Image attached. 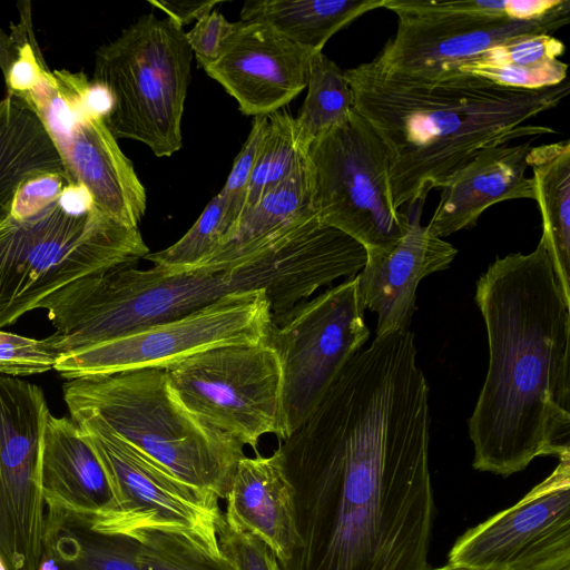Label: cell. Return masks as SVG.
Returning a JSON list of instances; mask_svg holds the SVG:
<instances>
[{"label":"cell","mask_w":570,"mask_h":570,"mask_svg":"<svg viewBox=\"0 0 570 570\" xmlns=\"http://www.w3.org/2000/svg\"><path fill=\"white\" fill-rule=\"evenodd\" d=\"M531 570H570V554L559 557Z\"/></svg>","instance_id":"obj_37"},{"label":"cell","mask_w":570,"mask_h":570,"mask_svg":"<svg viewBox=\"0 0 570 570\" xmlns=\"http://www.w3.org/2000/svg\"><path fill=\"white\" fill-rule=\"evenodd\" d=\"M306 88L295 122L301 141L309 146L322 131L348 120L353 96L344 71L323 51L311 58Z\"/></svg>","instance_id":"obj_28"},{"label":"cell","mask_w":570,"mask_h":570,"mask_svg":"<svg viewBox=\"0 0 570 570\" xmlns=\"http://www.w3.org/2000/svg\"><path fill=\"white\" fill-rule=\"evenodd\" d=\"M313 55L266 23L238 21L219 58L203 69L244 115L268 116L306 88Z\"/></svg>","instance_id":"obj_16"},{"label":"cell","mask_w":570,"mask_h":570,"mask_svg":"<svg viewBox=\"0 0 570 570\" xmlns=\"http://www.w3.org/2000/svg\"><path fill=\"white\" fill-rule=\"evenodd\" d=\"M314 193V170L307 153L291 175L243 209L213 257L198 268L225 269L281 232L315 216Z\"/></svg>","instance_id":"obj_22"},{"label":"cell","mask_w":570,"mask_h":570,"mask_svg":"<svg viewBox=\"0 0 570 570\" xmlns=\"http://www.w3.org/2000/svg\"><path fill=\"white\" fill-rule=\"evenodd\" d=\"M570 554V455L517 503L463 532L448 563L476 570H531Z\"/></svg>","instance_id":"obj_15"},{"label":"cell","mask_w":570,"mask_h":570,"mask_svg":"<svg viewBox=\"0 0 570 570\" xmlns=\"http://www.w3.org/2000/svg\"><path fill=\"white\" fill-rule=\"evenodd\" d=\"M364 309L355 275L271 321L264 342L282 367L285 439L305 422L368 340Z\"/></svg>","instance_id":"obj_11"},{"label":"cell","mask_w":570,"mask_h":570,"mask_svg":"<svg viewBox=\"0 0 570 570\" xmlns=\"http://www.w3.org/2000/svg\"><path fill=\"white\" fill-rule=\"evenodd\" d=\"M149 3L164 11L167 19L183 28L209 13L219 1L149 0Z\"/></svg>","instance_id":"obj_36"},{"label":"cell","mask_w":570,"mask_h":570,"mask_svg":"<svg viewBox=\"0 0 570 570\" xmlns=\"http://www.w3.org/2000/svg\"><path fill=\"white\" fill-rule=\"evenodd\" d=\"M62 394L71 416H97L181 482L226 499L244 445L188 411L165 368L69 380Z\"/></svg>","instance_id":"obj_6"},{"label":"cell","mask_w":570,"mask_h":570,"mask_svg":"<svg viewBox=\"0 0 570 570\" xmlns=\"http://www.w3.org/2000/svg\"><path fill=\"white\" fill-rule=\"evenodd\" d=\"M432 570H476V569H471V568H465V567H461V566H454V564L446 563L442 567H439V568H435Z\"/></svg>","instance_id":"obj_39"},{"label":"cell","mask_w":570,"mask_h":570,"mask_svg":"<svg viewBox=\"0 0 570 570\" xmlns=\"http://www.w3.org/2000/svg\"><path fill=\"white\" fill-rule=\"evenodd\" d=\"M531 145L503 144L487 148L453 174L441 188L439 204L428 225L443 238L473 227L489 207L510 199H533L531 177L525 176Z\"/></svg>","instance_id":"obj_19"},{"label":"cell","mask_w":570,"mask_h":570,"mask_svg":"<svg viewBox=\"0 0 570 570\" xmlns=\"http://www.w3.org/2000/svg\"><path fill=\"white\" fill-rule=\"evenodd\" d=\"M57 173L66 169L38 115L7 92L0 101V222L10 214L22 187Z\"/></svg>","instance_id":"obj_23"},{"label":"cell","mask_w":570,"mask_h":570,"mask_svg":"<svg viewBox=\"0 0 570 570\" xmlns=\"http://www.w3.org/2000/svg\"><path fill=\"white\" fill-rule=\"evenodd\" d=\"M271 317L265 291L235 293L183 317L61 355L53 370L69 381L166 368L209 348L264 341Z\"/></svg>","instance_id":"obj_13"},{"label":"cell","mask_w":570,"mask_h":570,"mask_svg":"<svg viewBox=\"0 0 570 570\" xmlns=\"http://www.w3.org/2000/svg\"><path fill=\"white\" fill-rule=\"evenodd\" d=\"M58 153L69 179L89 194L98 210L138 227L147 208L146 189L102 114L90 110L73 120Z\"/></svg>","instance_id":"obj_17"},{"label":"cell","mask_w":570,"mask_h":570,"mask_svg":"<svg viewBox=\"0 0 570 570\" xmlns=\"http://www.w3.org/2000/svg\"><path fill=\"white\" fill-rule=\"evenodd\" d=\"M225 199L214 196L188 232L169 247L148 253V259L168 273L194 271L207 263L227 234Z\"/></svg>","instance_id":"obj_30"},{"label":"cell","mask_w":570,"mask_h":570,"mask_svg":"<svg viewBox=\"0 0 570 570\" xmlns=\"http://www.w3.org/2000/svg\"><path fill=\"white\" fill-rule=\"evenodd\" d=\"M297 131L295 117L286 109L267 116L246 193L244 209L265 191L291 175L307 156Z\"/></svg>","instance_id":"obj_29"},{"label":"cell","mask_w":570,"mask_h":570,"mask_svg":"<svg viewBox=\"0 0 570 570\" xmlns=\"http://www.w3.org/2000/svg\"><path fill=\"white\" fill-rule=\"evenodd\" d=\"M429 385L414 334L376 335L279 441L294 508L281 570H432Z\"/></svg>","instance_id":"obj_1"},{"label":"cell","mask_w":570,"mask_h":570,"mask_svg":"<svg viewBox=\"0 0 570 570\" xmlns=\"http://www.w3.org/2000/svg\"><path fill=\"white\" fill-rule=\"evenodd\" d=\"M307 153L317 218L356 240L366 258L389 252L406 233L410 216L393 206L389 154L370 124L353 109L344 125L318 134Z\"/></svg>","instance_id":"obj_10"},{"label":"cell","mask_w":570,"mask_h":570,"mask_svg":"<svg viewBox=\"0 0 570 570\" xmlns=\"http://www.w3.org/2000/svg\"><path fill=\"white\" fill-rule=\"evenodd\" d=\"M49 414L40 386L0 374V556L9 570H37L43 552L40 468Z\"/></svg>","instance_id":"obj_14"},{"label":"cell","mask_w":570,"mask_h":570,"mask_svg":"<svg viewBox=\"0 0 570 570\" xmlns=\"http://www.w3.org/2000/svg\"><path fill=\"white\" fill-rule=\"evenodd\" d=\"M165 370L188 411L244 446L256 449L265 434L285 439L282 367L264 341L209 348Z\"/></svg>","instance_id":"obj_12"},{"label":"cell","mask_w":570,"mask_h":570,"mask_svg":"<svg viewBox=\"0 0 570 570\" xmlns=\"http://www.w3.org/2000/svg\"><path fill=\"white\" fill-rule=\"evenodd\" d=\"M148 253L138 227L98 210L67 174L30 181L0 222V328L66 285Z\"/></svg>","instance_id":"obj_5"},{"label":"cell","mask_w":570,"mask_h":570,"mask_svg":"<svg viewBox=\"0 0 570 570\" xmlns=\"http://www.w3.org/2000/svg\"><path fill=\"white\" fill-rule=\"evenodd\" d=\"M365 263L356 240L315 215L225 269L168 273L128 265L79 278L39 308L47 309L56 328L47 340L61 356L183 317L235 293L265 291L274 321L321 287L357 275Z\"/></svg>","instance_id":"obj_3"},{"label":"cell","mask_w":570,"mask_h":570,"mask_svg":"<svg viewBox=\"0 0 570 570\" xmlns=\"http://www.w3.org/2000/svg\"><path fill=\"white\" fill-rule=\"evenodd\" d=\"M474 299L489 366L468 421L473 469L508 478L537 458L570 455V302L543 242L497 257Z\"/></svg>","instance_id":"obj_2"},{"label":"cell","mask_w":570,"mask_h":570,"mask_svg":"<svg viewBox=\"0 0 570 570\" xmlns=\"http://www.w3.org/2000/svg\"><path fill=\"white\" fill-rule=\"evenodd\" d=\"M137 541L94 529L87 517L46 504L43 551L60 570H141Z\"/></svg>","instance_id":"obj_25"},{"label":"cell","mask_w":570,"mask_h":570,"mask_svg":"<svg viewBox=\"0 0 570 570\" xmlns=\"http://www.w3.org/2000/svg\"><path fill=\"white\" fill-rule=\"evenodd\" d=\"M234 29L235 22L227 21L219 11L213 9L196 21L191 30L186 32L187 41L202 68L219 58L224 45Z\"/></svg>","instance_id":"obj_35"},{"label":"cell","mask_w":570,"mask_h":570,"mask_svg":"<svg viewBox=\"0 0 570 570\" xmlns=\"http://www.w3.org/2000/svg\"><path fill=\"white\" fill-rule=\"evenodd\" d=\"M37 570H60L53 557L47 551L42 552Z\"/></svg>","instance_id":"obj_38"},{"label":"cell","mask_w":570,"mask_h":570,"mask_svg":"<svg viewBox=\"0 0 570 570\" xmlns=\"http://www.w3.org/2000/svg\"><path fill=\"white\" fill-rule=\"evenodd\" d=\"M534 200L542 219L541 240L564 298L570 302V141L531 147Z\"/></svg>","instance_id":"obj_24"},{"label":"cell","mask_w":570,"mask_h":570,"mask_svg":"<svg viewBox=\"0 0 570 570\" xmlns=\"http://www.w3.org/2000/svg\"><path fill=\"white\" fill-rule=\"evenodd\" d=\"M191 58L183 28L154 13L97 49L92 82L111 98L105 119L116 139L142 142L158 157L181 148Z\"/></svg>","instance_id":"obj_7"},{"label":"cell","mask_w":570,"mask_h":570,"mask_svg":"<svg viewBox=\"0 0 570 570\" xmlns=\"http://www.w3.org/2000/svg\"><path fill=\"white\" fill-rule=\"evenodd\" d=\"M266 121L267 116L254 117L248 137L238 155L235 157L227 180L219 191L225 199V223L227 226V234L233 228L244 209L246 193L255 163L258 144Z\"/></svg>","instance_id":"obj_33"},{"label":"cell","mask_w":570,"mask_h":570,"mask_svg":"<svg viewBox=\"0 0 570 570\" xmlns=\"http://www.w3.org/2000/svg\"><path fill=\"white\" fill-rule=\"evenodd\" d=\"M420 213H409L404 236L389 252L366 258L357 274L363 305L377 315L375 336L407 330L416 308L419 283L448 268L456 256L452 244L420 224Z\"/></svg>","instance_id":"obj_18"},{"label":"cell","mask_w":570,"mask_h":570,"mask_svg":"<svg viewBox=\"0 0 570 570\" xmlns=\"http://www.w3.org/2000/svg\"><path fill=\"white\" fill-rule=\"evenodd\" d=\"M40 488L46 504L96 517L112 505L106 472L79 425L48 415L41 453Z\"/></svg>","instance_id":"obj_20"},{"label":"cell","mask_w":570,"mask_h":570,"mask_svg":"<svg viewBox=\"0 0 570 570\" xmlns=\"http://www.w3.org/2000/svg\"><path fill=\"white\" fill-rule=\"evenodd\" d=\"M129 537L138 543L141 570H235L226 557H213L175 533L139 530Z\"/></svg>","instance_id":"obj_31"},{"label":"cell","mask_w":570,"mask_h":570,"mask_svg":"<svg viewBox=\"0 0 570 570\" xmlns=\"http://www.w3.org/2000/svg\"><path fill=\"white\" fill-rule=\"evenodd\" d=\"M384 0H249L240 21L263 22L314 53L360 16L383 8Z\"/></svg>","instance_id":"obj_26"},{"label":"cell","mask_w":570,"mask_h":570,"mask_svg":"<svg viewBox=\"0 0 570 570\" xmlns=\"http://www.w3.org/2000/svg\"><path fill=\"white\" fill-rule=\"evenodd\" d=\"M344 76L353 109L386 147L390 196L400 212L421 209L431 189H441L482 150L556 132L529 120L556 108L570 90L567 79L531 90L458 70L426 78L387 70L375 59Z\"/></svg>","instance_id":"obj_4"},{"label":"cell","mask_w":570,"mask_h":570,"mask_svg":"<svg viewBox=\"0 0 570 570\" xmlns=\"http://www.w3.org/2000/svg\"><path fill=\"white\" fill-rule=\"evenodd\" d=\"M219 549L235 570H281L272 549L259 538L230 524L224 512L217 523Z\"/></svg>","instance_id":"obj_34"},{"label":"cell","mask_w":570,"mask_h":570,"mask_svg":"<svg viewBox=\"0 0 570 570\" xmlns=\"http://www.w3.org/2000/svg\"><path fill=\"white\" fill-rule=\"evenodd\" d=\"M564 50L552 35H531L495 46L456 70L502 87L538 90L567 79L568 65L558 58Z\"/></svg>","instance_id":"obj_27"},{"label":"cell","mask_w":570,"mask_h":570,"mask_svg":"<svg viewBox=\"0 0 570 570\" xmlns=\"http://www.w3.org/2000/svg\"><path fill=\"white\" fill-rule=\"evenodd\" d=\"M226 520L264 541L284 563L294 544L293 492L277 449L242 458L226 497Z\"/></svg>","instance_id":"obj_21"},{"label":"cell","mask_w":570,"mask_h":570,"mask_svg":"<svg viewBox=\"0 0 570 570\" xmlns=\"http://www.w3.org/2000/svg\"><path fill=\"white\" fill-rule=\"evenodd\" d=\"M71 419L97 454L114 495L106 513L87 517L94 529L125 535L139 530L170 532L213 557H223L217 538L223 511L216 494L181 482L97 416Z\"/></svg>","instance_id":"obj_9"},{"label":"cell","mask_w":570,"mask_h":570,"mask_svg":"<svg viewBox=\"0 0 570 570\" xmlns=\"http://www.w3.org/2000/svg\"><path fill=\"white\" fill-rule=\"evenodd\" d=\"M60 355L47 338L36 340L0 328V374L28 376L53 370Z\"/></svg>","instance_id":"obj_32"},{"label":"cell","mask_w":570,"mask_h":570,"mask_svg":"<svg viewBox=\"0 0 570 570\" xmlns=\"http://www.w3.org/2000/svg\"><path fill=\"white\" fill-rule=\"evenodd\" d=\"M397 28L374 58L394 72L432 78L484 51L570 22L561 0H384Z\"/></svg>","instance_id":"obj_8"},{"label":"cell","mask_w":570,"mask_h":570,"mask_svg":"<svg viewBox=\"0 0 570 570\" xmlns=\"http://www.w3.org/2000/svg\"><path fill=\"white\" fill-rule=\"evenodd\" d=\"M0 570H9L8 566L6 564V562L1 556H0Z\"/></svg>","instance_id":"obj_40"}]
</instances>
